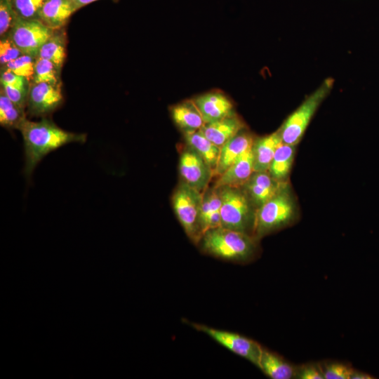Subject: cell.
I'll list each match as a JSON object with an SVG mask.
<instances>
[{
	"instance_id": "8",
	"label": "cell",
	"mask_w": 379,
	"mask_h": 379,
	"mask_svg": "<svg viewBox=\"0 0 379 379\" xmlns=\"http://www.w3.org/2000/svg\"><path fill=\"white\" fill-rule=\"evenodd\" d=\"M190 324L196 330L207 334L234 354L245 358L257 367L259 366L263 347L257 342L235 333L214 328L201 324L190 323Z\"/></svg>"
},
{
	"instance_id": "11",
	"label": "cell",
	"mask_w": 379,
	"mask_h": 379,
	"mask_svg": "<svg viewBox=\"0 0 379 379\" xmlns=\"http://www.w3.org/2000/svg\"><path fill=\"white\" fill-rule=\"evenodd\" d=\"M194 101L205 124L235 114L232 102L222 92H209L197 97Z\"/></svg>"
},
{
	"instance_id": "28",
	"label": "cell",
	"mask_w": 379,
	"mask_h": 379,
	"mask_svg": "<svg viewBox=\"0 0 379 379\" xmlns=\"http://www.w3.org/2000/svg\"><path fill=\"white\" fill-rule=\"evenodd\" d=\"M325 379H350L354 369L340 362H330L321 366Z\"/></svg>"
},
{
	"instance_id": "14",
	"label": "cell",
	"mask_w": 379,
	"mask_h": 379,
	"mask_svg": "<svg viewBox=\"0 0 379 379\" xmlns=\"http://www.w3.org/2000/svg\"><path fill=\"white\" fill-rule=\"evenodd\" d=\"M243 121L236 115L204 124L201 133L213 144L221 148L229 140L244 129Z\"/></svg>"
},
{
	"instance_id": "10",
	"label": "cell",
	"mask_w": 379,
	"mask_h": 379,
	"mask_svg": "<svg viewBox=\"0 0 379 379\" xmlns=\"http://www.w3.org/2000/svg\"><path fill=\"white\" fill-rule=\"evenodd\" d=\"M179 171L182 182L201 193L208 188L211 179L214 176L209 166L189 147L180 154Z\"/></svg>"
},
{
	"instance_id": "20",
	"label": "cell",
	"mask_w": 379,
	"mask_h": 379,
	"mask_svg": "<svg viewBox=\"0 0 379 379\" xmlns=\"http://www.w3.org/2000/svg\"><path fill=\"white\" fill-rule=\"evenodd\" d=\"M187 146L194 149L209 166L213 175L218 165L220 148L209 140L199 130L184 133Z\"/></svg>"
},
{
	"instance_id": "7",
	"label": "cell",
	"mask_w": 379,
	"mask_h": 379,
	"mask_svg": "<svg viewBox=\"0 0 379 379\" xmlns=\"http://www.w3.org/2000/svg\"><path fill=\"white\" fill-rule=\"evenodd\" d=\"M53 32L39 19L16 17L7 34L22 54L37 58L41 46Z\"/></svg>"
},
{
	"instance_id": "1",
	"label": "cell",
	"mask_w": 379,
	"mask_h": 379,
	"mask_svg": "<svg viewBox=\"0 0 379 379\" xmlns=\"http://www.w3.org/2000/svg\"><path fill=\"white\" fill-rule=\"evenodd\" d=\"M18 129L24 142V173L27 178L50 152L69 143H84L86 140V134L65 131L46 118L39 121L25 119Z\"/></svg>"
},
{
	"instance_id": "18",
	"label": "cell",
	"mask_w": 379,
	"mask_h": 379,
	"mask_svg": "<svg viewBox=\"0 0 379 379\" xmlns=\"http://www.w3.org/2000/svg\"><path fill=\"white\" fill-rule=\"evenodd\" d=\"M281 142L279 131L255 139L252 147L254 157V172L269 171L276 149Z\"/></svg>"
},
{
	"instance_id": "4",
	"label": "cell",
	"mask_w": 379,
	"mask_h": 379,
	"mask_svg": "<svg viewBox=\"0 0 379 379\" xmlns=\"http://www.w3.org/2000/svg\"><path fill=\"white\" fill-rule=\"evenodd\" d=\"M294 213L291 197L286 189L282 188L255 211L252 236L258 239L285 226L293 219Z\"/></svg>"
},
{
	"instance_id": "27",
	"label": "cell",
	"mask_w": 379,
	"mask_h": 379,
	"mask_svg": "<svg viewBox=\"0 0 379 379\" xmlns=\"http://www.w3.org/2000/svg\"><path fill=\"white\" fill-rule=\"evenodd\" d=\"M46 0H13L16 17L24 19H39Z\"/></svg>"
},
{
	"instance_id": "23",
	"label": "cell",
	"mask_w": 379,
	"mask_h": 379,
	"mask_svg": "<svg viewBox=\"0 0 379 379\" xmlns=\"http://www.w3.org/2000/svg\"><path fill=\"white\" fill-rule=\"evenodd\" d=\"M294 157V145L284 143L278 146L268 172L275 180L281 182L290 172Z\"/></svg>"
},
{
	"instance_id": "19",
	"label": "cell",
	"mask_w": 379,
	"mask_h": 379,
	"mask_svg": "<svg viewBox=\"0 0 379 379\" xmlns=\"http://www.w3.org/2000/svg\"><path fill=\"white\" fill-rule=\"evenodd\" d=\"M171 115L174 122L184 133L198 131L205 124L194 100H185L173 107Z\"/></svg>"
},
{
	"instance_id": "32",
	"label": "cell",
	"mask_w": 379,
	"mask_h": 379,
	"mask_svg": "<svg viewBox=\"0 0 379 379\" xmlns=\"http://www.w3.org/2000/svg\"><path fill=\"white\" fill-rule=\"evenodd\" d=\"M1 84H7L23 90H29V82L23 77L1 68Z\"/></svg>"
},
{
	"instance_id": "17",
	"label": "cell",
	"mask_w": 379,
	"mask_h": 379,
	"mask_svg": "<svg viewBox=\"0 0 379 379\" xmlns=\"http://www.w3.org/2000/svg\"><path fill=\"white\" fill-rule=\"evenodd\" d=\"M77 11L72 0H46L39 20L53 30L64 28Z\"/></svg>"
},
{
	"instance_id": "29",
	"label": "cell",
	"mask_w": 379,
	"mask_h": 379,
	"mask_svg": "<svg viewBox=\"0 0 379 379\" xmlns=\"http://www.w3.org/2000/svg\"><path fill=\"white\" fill-rule=\"evenodd\" d=\"M15 18L13 0H0V36L9 31Z\"/></svg>"
},
{
	"instance_id": "35",
	"label": "cell",
	"mask_w": 379,
	"mask_h": 379,
	"mask_svg": "<svg viewBox=\"0 0 379 379\" xmlns=\"http://www.w3.org/2000/svg\"><path fill=\"white\" fill-rule=\"evenodd\" d=\"M98 0H72L76 11ZM117 1L118 0H112Z\"/></svg>"
},
{
	"instance_id": "33",
	"label": "cell",
	"mask_w": 379,
	"mask_h": 379,
	"mask_svg": "<svg viewBox=\"0 0 379 379\" xmlns=\"http://www.w3.org/2000/svg\"><path fill=\"white\" fill-rule=\"evenodd\" d=\"M295 376L300 379H324L321 366L316 364L303 365L298 371Z\"/></svg>"
},
{
	"instance_id": "3",
	"label": "cell",
	"mask_w": 379,
	"mask_h": 379,
	"mask_svg": "<svg viewBox=\"0 0 379 379\" xmlns=\"http://www.w3.org/2000/svg\"><path fill=\"white\" fill-rule=\"evenodd\" d=\"M221 198L222 227L252 235L255 212L242 187H218Z\"/></svg>"
},
{
	"instance_id": "24",
	"label": "cell",
	"mask_w": 379,
	"mask_h": 379,
	"mask_svg": "<svg viewBox=\"0 0 379 379\" xmlns=\"http://www.w3.org/2000/svg\"><path fill=\"white\" fill-rule=\"evenodd\" d=\"M26 119L25 109L14 104L3 88L0 90V124L7 129H18Z\"/></svg>"
},
{
	"instance_id": "30",
	"label": "cell",
	"mask_w": 379,
	"mask_h": 379,
	"mask_svg": "<svg viewBox=\"0 0 379 379\" xmlns=\"http://www.w3.org/2000/svg\"><path fill=\"white\" fill-rule=\"evenodd\" d=\"M22 55L20 49L6 33L1 36L0 40V65L3 66L8 62Z\"/></svg>"
},
{
	"instance_id": "15",
	"label": "cell",
	"mask_w": 379,
	"mask_h": 379,
	"mask_svg": "<svg viewBox=\"0 0 379 379\" xmlns=\"http://www.w3.org/2000/svg\"><path fill=\"white\" fill-rule=\"evenodd\" d=\"M252 147L218 177L213 187L216 188L222 186L242 187L245 185L254 172V157Z\"/></svg>"
},
{
	"instance_id": "25",
	"label": "cell",
	"mask_w": 379,
	"mask_h": 379,
	"mask_svg": "<svg viewBox=\"0 0 379 379\" xmlns=\"http://www.w3.org/2000/svg\"><path fill=\"white\" fill-rule=\"evenodd\" d=\"M49 83L60 85V71L50 60L37 57L31 83Z\"/></svg>"
},
{
	"instance_id": "16",
	"label": "cell",
	"mask_w": 379,
	"mask_h": 379,
	"mask_svg": "<svg viewBox=\"0 0 379 379\" xmlns=\"http://www.w3.org/2000/svg\"><path fill=\"white\" fill-rule=\"evenodd\" d=\"M199 222L202 236L211 229L222 227L221 198L218 188H207L203 193Z\"/></svg>"
},
{
	"instance_id": "9",
	"label": "cell",
	"mask_w": 379,
	"mask_h": 379,
	"mask_svg": "<svg viewBox=\"0 0 379 379\" xmlns=\"http://www.w3.org/2000/svg\"><path fill=\"white\" fill-rule=\"evenodd\" d=\"M61 84L30 83L27 107L30 116L44 117L61 106L63 102Z\"/></svg>"
},
{
	"instance_id": "5",
	"label": "cell",
	"mask_w": 379,
	"mask_h": 379,
	"mask_svg": "<svg viewBox=\"0 0 379 379\" xmlns=\"http://www.w3.org/2000/svg\"><path fill=\"white\" fill-rule=\"evenodd\" d=\"M333 84L332 79H326L286 119L279 131L284 143L295 146L300 142L314 114L330 92Z\"/></svg>"
},
{
	"instance_id": "12",
	"label": "cell",
	"mask_w": 379,
	"mask_h": 379,
	"mask_svg": "<svg viewBox=\"0 0 379 379\" xmlns=\"http://www.w3.org/2000/svg\"><path fill=\"white\" fill-rule=\"evenodd\" d=\"M281 185L268 171L254 172L242 188L251 202L260 207L284 188Z\"/></svg>"
},
{
	"instance_id": "2",
	"label": "cell",
	"mask_w": 379,
	"mask_h": 379,
	"mask_svg": "<svg viewBox=\"0 0 379 379\" xmlns=\"http://www.w3.org/2000/svg\"><path fill=\"white\" fill-rule=\"evenodd\" d=\"M256 240L249 234L219 227L206 232L200 242L206 253L227 260L244 262L253 255Z\"/></svg>"
},
{
	"instance_id": "21",
	"label": "cell",
	"mask_w": 379,
	"mask_h": 379,
	"mask_svg": "<svg viewBox=\"0 0 379 379\" xmlns=\"http://www.w3.org/2000/svg\"><path fill=\"white\" fill-rule=\"evenodd\" d=\"M258 368L272 379H290L296 369L277 354L262 348Z\"/></svg>"
},
{
	"instance_id": "34",
	"label": "cell",
	"mask_w": 379,
	"mask_h": 379,
	"mask_svg": "<svg viewBox=\"0 0 379 379\" xmlns=\"http://www.w3.org/2000/svg\"><path fill=\"white\" fill-rule=\"evenodd\" d=\"M375 377H372L370 374L354 370L353 371L350 379H373Z\"/></svg>"
},
{
	"instance_id": "13",
	"label": "cell",
	"mask_w": 379,
	"mask_h": 379,
	"mask_svg": "<svg viewBox=\"0 0 379 379\" xmlns=\"http://www.w3.org/2000/svg\"><path fill=\"white\" fill-rule=\"evenodd\" d=\"M254 138L241 131L220 148V152L214 176H220L237 161L246 151L251 148Z\"/></svg>"
},
{
	"instance_id": "31",
	"label": "cell",
	"mask_w": 379,
	"mask_h": 379,
	"mask_svg": "<svg viewBox=\"0 0 379 379\" xmlns=\"http://www.w3.org/2000/svg\"><path fill=\"white\" fill-rule=\"evenodd\" d=\"M1 87L14 104L23 109H25L27 102V90L20 89L4 84H1Z\"/></svg>"
},
{
	"instance_id": "22",
	"label": "cell",
	"mask_w": 379,
	"mask_h": 379,
	"mask_svg": "<svg viewBox=\"0 0 379 379\" xmlns=\"http://www.w3.org/2000/svg\"><path fill=\"white\" fill-rule=\"evenodd\" d=\"M67 34L64 28L53 30L41 46L38 57L51 61L61 72L66 58Z\"/></svg>"
},
{
	"instance_id": "6",
	"label": "cell",
	"mask_w": 379,
	"mask_h": 379,
	"mask_svg": "<svg viewBox=\"0 0 379 379\" xmlns=\"http://www.w3.org/2000/svg\"><path fill=\"white\" fill-rule=\"evenodd\" d=\"M203 193L184 182L175 189L172 203L173 210L187 236L195 244L200 242L199 211Z\"/></svg>"
},
{
	"instance_id": "26",
	"label": "cell",
	"mask_w": 379,
	"mask_h": 379,
	"mask_svg": "<svg viewBox=\"0 0 379 379\" xmlns=\"http://www.w3.org/2000/svg\"><path fill=\"white\" fill-rule=\"evenodd\" d=\"M36 58L22 54L6 65L1 66V68L10 70L19 76L25 77L30 84L34 75Z\"/></svg>"
}]
</instances>
